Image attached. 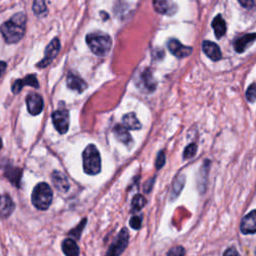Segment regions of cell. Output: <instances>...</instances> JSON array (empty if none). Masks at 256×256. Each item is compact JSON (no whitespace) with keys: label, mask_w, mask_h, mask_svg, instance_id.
<instances>
[{"label":"cell","mask_w":256,"mask_h":256,"mask_svg":"<svg viewBox=\"0 0 256 256\" xmlns=\"http://www.w3.org/2000/svg\"><path fill=\"white\" fill-rule=\"evenodd\" d=\"M25 28L26 16L22 12H18L0 26V32L7 43H17L24 36Z\"/></svg>","instance_id":"cell-1"},{"label":"cell","mask_w":256,"mask_h":256,"mask_svg":"<svg viewBox=\"0 0 256 256\" xmlns=\"http://www.w3.org/2000/svg\"><path fill=\"white\" fill-rule=\"evenodd\" d=\"M86 43L94 54L98 56H105L111 49L112 40L111 37L106 33L92 32L87 34Z\"/></svg>","instance_id":"cell-2"},{"label":"cell","mask_w":256,"mask_h":256,"mask_svg":"<svg viewBox=\"0 0 256 256\" xmlns=\"http://www.w3.org/2000/svg\"><path fill=\"white\" fill-rule=\"evenodd\" d=\"M83 169L89 175L98 174L101 171V158L95 145L89 144L82 154Z\"/></svg>","instance_id":"cell-3"},{"label":"cell","mask_w":256,"mask_h":256,"mask_svg":"<svg viewBox=\"0 0 256 256\" xmlns=\"http://www.w3.org/2000/svg\"><path fill=\"white\" fill-rule=\"evenodd\" d=\"M53 194L50 186L47 183L41 182L37 184L32 192V204L39 210H46L52 202Z\"/></svg>","instance_id":"cell-4"},{"label":"cell","mask_w":256,"mask_h":256,"mask_svg":"<svg viewBox=\"0 0 256 256\" xmlns=\"http://www.w3.org/2000/svg\"><path fill=\"white\" fill-rule=\"evenodd\" d=\"M52 121L56 130L60 134L66 133L69 127V113L65 109L56 110L52 113Z\"/></svg>","instance_id":"cell-5"},{"label":"cell","mask_w":256,"mask_h":256,"mask_svg":"<svg viewBox=\"0 0 256 256\" xmlns=\"http://www.w3.org/2000/svg\"><path fill=\"white\" fill-rule=\"evenodd\" d=\"M60 50V41L58 38H54L50 43L47 45L46 49H45V55L44 58L42 59L38 64H37V67L39 68H43L48 66L49 64L55 59V57L57 56L58 52Z\"/></svg>","instance_id":"cell-6"},{"label":"cell","mask_w":256,"mask_h":256,"mask_svg":"<svg viewBox=\"0 0 256 256\" xmlns=\"http://www.w3.org/2000/svg\"><path fill=\"white\" fill-rule=\"evenodd\" d=\"M168 49L170 53L178 58H184L189 56L193 49L190 46H185L177 40V39H170L167 43Z\"/></svg>","instance_id":"cell-7"},{"label":"cell","mask_w":256,"mask_h":256,"mask_svg":"<svg viewBox=\"0 0 256 256\" xmlns=\"http://www.w3.org/2000/svg\"><path fill=\"white\" fill-rule=\"evenodd\" d=\"M128 239H129V234L126 228H123L117 236V240L111 246L110 250L107 252L108 255H119L121 254L128 244Z\"/></svg>","instance_id":"cell-8"},{"label":"cell","mask_w":256,"mask_h":256,"mask_svg":"<svg viewBox=\"0 0 256 256\" xmlns=\"http://www.w3.org/2000/svg\"><path fill=\"white\" fill-rule=\"evenodd\" d=\"M26 104L28 112L32 115H38L43 109V99L36 93H30L26 97Z\"/></svg>","instance_id":"cell-9"},{"label":"cell","mask_w":256,"mask_h":256,"mask_svg":"<svg viewBox=\"0 0 256 256\" xmlns=\"http://www.w3.org/2000/svg\"><path fill=\"white\" fill-rule=\"evenodd\" d=\"M240 231L243 234L256 233V210H252L242 218Z\"/></svg>","instance_id":"cell-10"},{"label":"cell","mask_w":256,"mask_h":256,"mask_svg":"<svg viewBox=\"0 0 256 256\" xmlns=\"http://www.w3.org/2000/svg\"><path fill=\"white\" fill-rule=\"evenodd\" d=\"M202 49L203 52L207 55L208 58H210L212 61H218L222 58V53L219 48V46L211 41H203L202 43Z\"/></svg>","instance_id":"cell-11"},{"label":"cell","mask_w":256,"mask_h":256,"mask_svg":"<svg viewBox=\"0 0 256 256\" xmlns=\"http://www.w3.org/2000/svg\"><path fill=\"white\" fill-rule=\"evenodd\" d=\"M24 85H29V86H32L34 88H38L39 87V83H38V80L36 78L35 75L31 74V75H28L26 76L25 78L23 79H18L14 82V84L12 85V91L14 93H18L20 92L21 90H22Z\"/></svg>","instance_id":"cell-12"},{"label":"cell","mask_w":256,"mask_h":256,"mask_svg":"<svg viewBox=\"0 0 256 256\" xmlns=\"http://www.w3.org/2000/svg\"><path fill=\"white\" fill-rule=\"evenodd\" d=\"M255 40H256V33L246 34L234 42V49H235V51L238 53H243Z\"/></svg>","instance_id":"cell-13"},{"label":"cell","mask_w":256,"mask_h":256,"mask_svg":"<svg viewBox=\"0 0 256 256\" xmlns=\"http://www.w3.org/2000/svg\"><path fill=\"white\" fill-rule=\"evenodd\" d=\"M13 210H14V203L12 199L6 194L0 195V217L7 218L8 216H10Z\"/></svg>","instance_id":"cell-14"},{"label":"cell","mask_w":256,"mask_h":256,"mask_svg":"<svg viewBox=\"0 0 256 256\" xmlns=\"http://www.w3.org/2000/svg\"><path fill=\"white\" fill-rule=\"evenodd\" d=\"M67 86L69 89L77 91V92H82L86 88V83H85L79 76L69 73L67 76Z\"/></svg>","instance_id":"cell-15"},{"label":"cell","mask_w":256,"mask_h":256,"mask_svg":"<svg viewBox=\"0 0 256 256\" xmlns=\"http://www.w3.org/2000/svg\"><path fill=\"white\" fill-rule=\"evenodd\" d=\"M212 28L217 39H220L226 33V23L222 16L219 14L212 21Z\"/></svg>","instance_id":"cell-16"},{"label":"cell","mask_w":256,"mask_h":256,"mask_svg":"<svg viewBox=\"0 0 256 256\" xmlns=\"http://www.w3.org/2000/svg\"><path fill=\"white\" fill-rule=\"evenodd\" d=\"M52 180L53 183L55 185V187L62 192H66L69 189V183L67 178L65 177L63 173L58 172V171H54L52 174Z\"/></svg>","instance_id":"cell-17"},{"label":"cell","mask_w":256,"mask_h":256,"mask_svg":"<svg viewBox=\"0 0 256 256\" xmlns=\"http://www.w3.org/2000/svg\"><path fill=\"white\" fill-rule=\"evenodd\" d=\"M113 133H114L115 137L124 144H129L132 141L130 134H129V132H128V129L123 124L122 125H120V124L116 125L114 127V129H113Z\"/></svg>","instance_id":"cell-18"},{"label":"cell","mask_w":256,"mask_h":256,"mask_svg":"<svg viewBox=\"0 0 256 256\" xmlns=\"http://www.w3.org/2000/svg\"><path fill=\"white\" fill-rule=\"evenodd\" d=\"M122 124L129 130H138L141 128V123L138 121L134 113H128L124 115Z\"/></svg>","instance_id":"cell-19"},{"label":"cell","mask_w":256,"mask_h":256,"mask_svg":"<svg viewBox=\"0 0 256 256\" xmlns=\"http://www.w3.org/2000/svg\"><path fill=\"white\" fill-rule=\"evenodd\" d=\"M62 251L68 256H77L79 254V247L72 239H65L62 242Z\"/></svg>","instance_id":"cell-20"},{"label":"cell","mask_w":256,"mask_h":256,"mask_svg":"<svg viewBox=\"0 0 256 256\" xmlns=\"http://www.w3.org/2000/svg\"><path fill=\"white\" fill-rule=\"evenodd\" d=\"M141 82L143 83V87L144 89H146V91L148 92H151L155 89V81L152 77V74L151 72L149 70H146L142 73L141 75Z\"/></svg>","instance_id":"cell-21"},{"label":"cell","mask_w":256,"mask_h":256,"mask_svg":"<svg viewBox=\"0 0 256 256\" xmlns=\"http://www.w3.org/2000/svg\"><path fill=\"white\" fill-rule=\"evenodd\" d=\"M154 9L160 14H168L171 11V4L168 0H153Z\"/></svg>","instance_id":"cell-22"},{"label":"cell","mask_w":256,"mask_h":256,"mask_svg":"<svg viewBox=\"0 0 256 256\" xmlns=\"http://www.w3.org/2000/svg\"><path fill=\"white\" fill-rule=\"evenodd\" d=\"M32 9L36 16L38 17L45 16L47 14V7L45 4V0H34Z\"/></svg>","instance_id":"cell-23"},{"label":"cell","mask_w":256,"mask_h":256,"mask_svg":"<svg viewBox=\"0 0 256 256\" xmlns=\"http://www.w3.org/2000/svg\"><path fill=\"white\" fill-rule=\"evenodd\" d=\"M184 183H185V176H183V175H179L175 179V182L173 184V190H172V193L174 194L173 197H177L179 195L181 190L184 187Z\"/></svg>","instance_id":"cell-24"},{"label":"cell","mask_w":256,"mask_h":256,"mask_svg":"<svg viewBox=\"0 0 256 256\" xmlns=\"http://www.w3.org/2000/svg\"><path fill=\"white\" fill-rule=\"evenodd\" d=\"M6 177L16 185L19 183V180L21 178V170L18 168L10 169L9 171L6 172Z\"/></svg>","instance_id":"cell-25"},{"label":"cell","mask_w":256,"mask_h":256,"mask_svg":"<svg viewBox=\"0 0 256 256\" xmlns=\"http://www.w3.org/2000/svg\"><path fill=\"white\" fill-rule=\"evenodd\" d=\"M197 152V145L194 143H191L188 146H186V148L184 149V152H183V158L185 160H188L192 157H194L195 154Z\"/></svg>","instance_id":"cell-26"},{"label":"cell","mask_w":256,"mask_h":256,"mask_svg":"<svg viewBox=\"0 0 256 256\" xmlns=\"http://www.w3.org/2000/svg\"><path fill=\"white\" fill-rule=\"evenodd\" d=\"M146 204V200L145 198L140 195V194H137L134 196L133 200H132V204H131V207H132V210L133 211H139L142 209V207Z\"/></svg>","instance_id":"cell-27"},{"label":"cell","mask_w":256,"mask_h":256,"mask_svg":"<svg viewBox=\"0 0 256 256\" xmlns=\"http://www.w3.org/2000/svg\"><path fill=\"white\" fill-rule=\"evenodd\" d=\"M246 98L250 103H254L256 101V82H253L248 86L246 91Z\"/></svg>","instance_id":"cell-28"},{"label":"cell","mask_w":256,"mask_h":256,"mask_svg":"<svg viewBox=\"0 0 256 256\" xmlns=\"http://www.w3.org/2000/svg\"><path fill=\"white\" fill-rule=\"evenodd\" d=\"M142 223V217L141 216H133L130 219V226L134 229H139L141 227Z\"/></svg>","instance_id":"cell-29"},{"label":"cell","mask_w":256,"mask_h":256,"mask_svg":"<svg viewBox=\"0 0 256 256\" xmlns=\"http://www.w3.org/2000/svg\"><path fill=\"white\" fill-rule=\"evenodd\" d=\"M165 164V153L163 151H160L157 155V158H156V162H155V165H156V168L157 169H160L163 165Z\"/></svg>","instance_id":"cell-30"},{"label":"cell","mask_w":256,"mask_h":256,"mask_svg":"<svg viewBox=\"0 0 256 256\" xmlns=\"http://www.w3.org/2000/svg\"><path fill=\"white\" fill-rule=\"evenodd\" d=\"M184 254H185V250L181 246L174 247L170 251H168V253H167V255H174V256H180V255H184Z\"/></svg>","instance_id":"cell-31"},{"label":"cell","mask_w":256,"mask_h":256,"mask_svg":"<svg viewBox=\"0 0 256 256\" xmlns=\"http://www.w3.org/2000/svg\"><path fill=\"white\" fill-rule=\"evenodd\" d=\"M239 3L245 7V8H250L253 6V3H254V0H238Z\"/></svg>","instance_id":"cell-32"},{"label":"cell","mask_w":256,"mask_h":256,"mask_svg":"<svg viewBox=\"0 0 256 256\" xmlns=\"http://www.w3.org/2000/svg\"><path fill=\"white\" fill-rule=\"evenodd\" d=\"M224 255H230V254H234V255H238L239 253H238V251L237 250H235V249H234V248H229L228 250H226L224 253H223Z\"/></svg>","instance_id":"cell-33"},{"label":"cell","mask_w":256,"mask_h":256,"mask_svg":"<svg viewBox=\"0 0 256 256\" xmlns=\"http://www.w3.org/2000/svg\"><path fill=\"white\" fill-rule=\"evenodd\" d=\"M5 69H6V63L3 61H0V76L3 74Z\"/></svg>","instance_id":"cell-34"},{"label":"cell","mask_w":256,"mask_h":256,"mask_svg":"<svg viewBox=\"0 0 256 256\" xmlns=\"http://www.w3.org/2000/svg\"><path fill=\"white\" fill-rule=\"evenodd\" d=\"M1 148H2V139L0 138V150H1Z\"/></svg>","instance_id":"cell-35"},{"label":"cell","mask_w":256,"mask_h":256,"mask_svg":"<svg viewBox=\"0 0 256 256\" xmlns=\"http://www.w3.org/2000/svg\"><path fill=\"white\" fill-rule=\"evenodd\" d=\"M255 254H256V250H255Z\"/></svg>","instance_id":"cell-36"}]
</instances>
